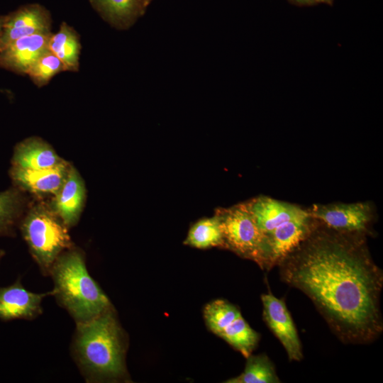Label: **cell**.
<instances>
[{"instance_id":"6da1fadb","label":"cell","mask_w":383,"mask_h":383,"mask_svg":"<svg viewBox=\"0 0 383 383\" xmlns=\"http://www.w3.org/2000/svg\"><path fill=\"white\" fill-rule=\"evenodd\" d=\"M367 237L318 223L277 266L281 280L307 296L345 344H370L383 332V271Z\"/></svg>"},{"instance_id":"7a4b0ae2","label":"cell","mask_w":383,"mask_h":383,"mask_svg":"<svg viewBox=\"0 0 383 383\" xmlns=\"http://www.w3.org/2000/svg\"><path fill=\"white\" fill-rule=\"evenodd\" d=\"M123 340L112 308L76 323L72 354L87 382L117 380L126 375Z\"/></svg>"},{"instance_id":"3957f363","label":"cell","mask_w":383,"mask_h":383,"mask_svg":"<svg viewBox=\"0 0 383 383\" xmlns=\"http://www.w3.org/2000/svg\"><path fill=\"white\" fill-rule=\"evenodd\" d=\"M265 242L267 271L272 269L317 226L309 208L260 195L245 201Z\"/></svg>"},{"instance_id":"277c9868","label":"cell","mask_w":383,"mask_h":383,"mask_svg":"<svg viewBox=\"0 0 383 383\" xmlns=\"http://www.w3.org/2000/svg\"><path fill=\"white\" fill-rule=\"evenodd\" d=\"M52 296L76 323L87 322L112 308L110 300L89 274L82 252L71 248L59 255L50 275Z\"/></svg>"},{"instance_id":"5b68a950","label":"cell","mask_w":383,"mask_h":383,"mask_svg":"<svg viewBox=\"0 0 383 383\" xmlns=\"http://www.w3.org/2000/svg\"><path fill=\"white\" fill-rule=\"evenodd\" d=\"M21 228L42 274L49 276L59 255L72 248L67 226L54 211L36 206L24 218Z\"/></svg>"},{"instance_id":"8992f818","label":"cell","mask_w":383,"mask_h":383,"mask_svg":"<svg viewBox=\"0 0 383 383\" xmlns=\"http://www.w3.org/2000/svg\"><path fill=\"white\" fill-rule=\"evenodd\" d=\"M215 213L221 223L224 248L255 262L262 270L267 271L264 238L246 202L218 209Z\"/></svg>"},{"instance_id":"52a82bcc","label":"cell","mask_w":383,"mask_h":383,"mask_svg":"<svg viewBox=\"0 0 383 383\" xmlns=\"http://www.w3.org/2000/svg\"><path fill=\"white\" fill-rule=\"evenodd\" d=\"M309 209L313 218L326 228L367 236L373 234L377 213L372 201L314 204Z\"/></svg>"},{"instance_id":"ba28073f","label":"cell","mask_w":383,"mask_h":383,"mask_svg":"<svg viewBox=\"0 0 383 383\" xmlns=\"http://www.w3.org/2000/svg\"><path fill=\"white\" fill-rule=\"evenodd\" d=\"M263 319L284 347L290 361H301L303 350L301 340L284 300L276 297L269 289L261 295Z\"/></svg>"},{"instance_id":"9c48e42d","label":"cell","mask_w":383,"mask_h":383,"mask_svg":"<svg viewBox=\"0 0 383 383\" xmlns=\"http://www.w3.org/2000/svg\"><path fill=\"white\" fill-rule=\"evenodd\" d=\"M50 29L51 17L46 9L37 4L21 6L6 16L0 50L22 37L50 33Z\"/></svg>"},{"instance_id":"30bf717a","label":"cell","mask_w":383,"mask_h":383,"mask_svg":"<svg viewBox=\"0 0 383 383\" xmlns=\"http://www.w3.org/2000/svg\"><path fill=\"white\" fill-rule=\"evenodd\" d=\"M52 291L34 293L26 289L20 279L12 284L0 287V319L33 320L43 313L42 301Z\"/></svg>"},{"instance_id":"8fae6325","label":"cell","mask_w":383,"mask_h":383,"mask_svg":"<svg viewBox=\"0 0 383 383\" xmlns=\"http://www.w3.org/2000/svg\"><path fill=\"white\" fill-rule=\"evenodd\" d=\"M52 33H40L16 39L0 50V67L26 74L34 61L48 50Z\"/></svg>"},{"instance_id":"7c38bea8","label":"cell","mask_w":383,"mask_h":383,"mask_svg":"<svg viewBox=\"0 0 383 383\" xmlns=\"http://www.w3.org/2000/svg\"><path fill=\"white\" fill-rule=\"evenodd\" d=\"M53 211L68 227L79 220L85 199L84 182L72 167L59 190L54 194Z\"/></svg>"},{"instance_id":"4fadbf2b","label":"cell","mask_w":383,"mask_h":383,"mask_svg":"<svg viewBox=\"0 0 383 383\" xmlns=\"http://www.w3.org/2000/svg\"><path fill=\"white\" fill-rule=\"evenodd\" d=\"M70 166L65 161L47 169L26 170L13 167L11 174L16 183L36 194H55L62 185Z\"/></svg>"},{"instance_id":"5bb4252c","label":"cell","mask_w":383,"mask_h":383,"mask_svg":"<svg viewBox=\"0 0 383 383\" xmlns=\"http://www.w3.org/2000/svg\"><path fill=\"white\" fill-rule=\"evenodd\" d=\"M93 7L111 26L127 29L143 16L148 6L147 0H89Z\"/></svg>"},{"instance_id":"9a60e30c","label":"cell","mask_w":383,"mask_h":383,"mask_svg":"<svg viewBox=\"0 0 383 383\" xmlns=\"http://www.w3.org/2000/svg\"><path fill=\"white\" fill-rule=\"evenodd\" d=\"M13 160L14 167L26 170L51 168L64 161L48 143L38 138H30L19 143Z\"/></svg>"},{"instance_id":"2e32d148","label":"cell","mask_w":383,"mask_h":383,"mask_svg":"<svg viewBox=\"0 0 383 383\" xmlns=\"http://www.w3.org/2000/svg\"><path fill=\"white\" fill-rule=\"evenodd\" d=\"M48 48L62 61L65 71L78 70L81 44L79 36L72 27L62 23L59 30L50 36Z\"/></svg>"},{"instance_id":"e0dca14e","label":"cell","mask_w":383,"mask_h":383,"mask_svg":"<svg viewBox=\"0 0 383 383\" xmlns=\"http://www.w3.org/2000/svg\"><path fill=\"white\" fill-rule=\"evenodd\" d=\"M185 245L207 249L213 247L224 248V238L219 217L215 215L196 222L189 229Z\"/></svg>"},{"instance_id":"ac0fdd59","label":"cell","mask_w":383,"mask_h":383,"mask_svg":"<svg viewBox=\"0 0 383 383\" xmlns=\"http://www.w3.org/2000/svg\"><path fill=\"white\" fill-rule=\"evenodd\" d=\"M226 383H279L275 366L265 354L250 355L247 357L243 372L226 380Z\"/></svg>"},{"instance_id":"d6986e66","label":"cell","mask_w":383,"mask_h":383,"mask_svg":"<svg viewBox=\"0 0 383 383\" xmlns=\"http://www.w3.org/2000/svg\"><path fill=\"white\" fill-rule=\"evenodd\" d=\"M245 358L256 348L260 335L253 330L242 314L231 322L218 335Z\"/></svg>"},{"instance_id":"ffe728a7","label":"cell","mask_w":383,"mask_h":383,"mask_svg":"<svg viewBox=\"0 0 383 383\" xmlns=\"http://www.w3.org/2000/svg\"><path fill=\"white\" fill-rule=\"evenodd\" d=\"M241 315L237 306L224 299H216L204 309V316L209 329L219 335L225 328Z\"/></svg>"},{"instance_id":"44dd1931","label":"cell","mask_w":383,"mask_h":383,"mask_svg":"<svg viewBox=\"0 0 383 383\" xmlns=\"http://www.w3.org/2000/svg\"><path fill=\"white\" fill-rule=\"evenodd\" d=\"M62 71H65L63 63L48 49L34 61L26 74L36 86L40 87Z\"/></svg>"},{"instance_id":"7402d4cb","label":"cell","mask_w":383,"mask_h":383,"mask_svg":"<svg viewBox=\"0 0 383 383\" xmlns=\"http://www.w3.org/2000/svg\"><path fill=\"white\" fill-rule=\"evenodd\" d=\"M20 196L14 189L0 192V235L9 233L14 226L20 209Z\"/></svg>"},{"instance_id":"603a6c76","label":"cell","mask_w":383,"mask_h":383,"mask_svg":"<svg viewBox=\"0 0 383 383\" xmlns=\"http://www.w3.org/2000/svg\"><path fill=\"white\" fill-rule=\"evenodd\" d=\"M290 3L296 6H313L321 3V0H288Z\"/></svg>"},{"instance_id":"cb8c5ba5","label":"cell","mask_w":383,"mask_h":383,"mask_svg":"<svg viewBox=\"0 0 383 383\" xmlns=\"http://www.w3.org/2000/svg\"><path fill=\"white\" fill-rule=\"evenodd\" d=\"M6 16H0V38L3 33L4 25L5 22Z\"/></svg>"},{"instance_id":"d4e9b609","label":"cell","mask_w":383,"mask_h":383,"mask_svg":"<svg viewBox=\"0 0 383 383\" xmlns=\"http://www.w3.org/2000/svg\"><path fill=\"white\" fill-rule=\"evenodd\" d=\"M321 3L332 5L333 3V0H321Z\"/></svg>"},{"instance_id":"484cf974","label":"cell","mask_w":383,"mask_h":383,"mask_svg":"<svg viewBox=\"0 0 383 383\" xmlns=\"http://www.w3.org/2000/svg\"><path fill=\"white\" fill-rule=\"evenodd\" d=\"M4 250H1L0 249V260H1V258L4 257Z\"/></svg>"},{"instance_id":"4316f807","label":"cell","mask_w":383,"mask_h":383,"mask_svg":"<svg viewBox=\"0 0 383 383\" xmlns=\"http://www.w3.org/2000/svg\"><path fill=\"white\" fill-rule=\"evenodd\" d=\"M152 1V0H147L148 4H150L151 3Z\"/></svg>"}]
</instances>
